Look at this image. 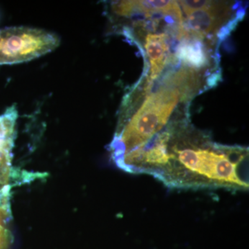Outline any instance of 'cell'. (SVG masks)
I'll use <instances>...</instances> for the list:
<instances>
[{"label":"cell","instance_id":"52a82bcc","mask_svg":"<svg viewBox=\"0 0 249 249\" xmlns=\"http://www.w3.org/2000/svg\"><path fill=\"white\" fill-rule=\"evenodd\" d=\"M177 55L186 64L193 67H202L207 62L206 54L199 42L183 41L178 46Z\"/></svg>","mask_w":249,"mask_h":249},{"label":"cell","instance_id":"9c48e42d","mask_svg":"<svg viewBox=\"0 0 249 249\" xmlns=\"http://www.w3.org/2000/svg\"><path fill=\"white\" fill-rule=\"evenodd\" d=\"M12 242V236L7 228L0 224V249H9Z\"/></svg>","mask_w":249,"mask_h":249},{"label":"cell","instance_id":"7a4b0ae2","mask_svg":"<svg viewBox=\"0 0 249 249\" xmlns=\"http://www.w3.org/2000/svg\"><path fill=\"white\" fill-rule=\"evenodd\" d=\"M178 89H163L147 97L142 107L130 116H121L110 145L111 159L116 165L142 151L166 127L179 100Z\"/></svg>","mask_w":249,"mask_h":249},{"label":"cell","instance_id":"ba28073f","mask_svg":"<svg viewBox=\"0 0 249 249\" xmlns=\"http://www.w3.org/2000/svg\"><path fill=\"white\" fill-rule=\"evenodd\" d=\"M178 4L181 6L186 16L196 10L209 7L213 4V1H180Z\"/></svg>","mask_w":249,"mask_h":249},{"label":"cell","instance_id":"277c9868","mask_svg":"<svg viewBox=\"0 0 249 249\" xmlns=\"http://www.w3.org/2000/svg\"><path fill=\"white\" fill-rule=\"evenodd\" d=\"M111 10L113 14L119 17H130L132 15L142 13L150 15L160 14L169 15L182 22V15L178 1L165 0L151 1H120L112 2Z\"/></svg>","mask_w":249,"mask_h":249},{"label":"cell","instance_id":"6da1fadb","mask_svg":"<svg viewBox=\"0 0 249 249\" xmlns=\"http://www.w3.org/2000/svg\"><path fill=\"white\" fill-rule=\"evenodd\" d=\"M166 155L155 178L172 189L249 190L248 148L214 143L178 128L167 142Z\"/></svg>","mask_w":249,"mask_h":249},{"label":"cell","instance_id":"5b68a950","mask_svg":"<svg viewBox=\"0 0 249 249\" xmlns=\"http://www.w3.org/2000/svg\"><path fill=\"white\" fill-rule=\"evenodd\" d=\"M224 3L214 1L209 7L193 11L187 16V24L192 34L202 37L213 32L224 22L229 13Z\"/></svg>","mask_w":249,"mask_h":249},{"label":"cell","instance_id":"8992f818","mask_svg":"<svg viewBox=\"0 0 249 249\" xmlns=\"http://www.w3.org/2000/svg\"><path fill=\"white\" fill-rule=\"evenodd\" d=\"M145 49L150 60V79H156L163 71L169 52L166 36L163 34H148L145 38Z\"/></svg>","mask_w":249,"mask_h":249},{"label":"cell","instance_id":"3957f363","mask_svg":"<svg viewBox=\"0 0 249 249\" xmlns=\"http://www.w3.org/2000/svg\"><path fill=\"white\" fill-rule=\"evenodd\" d=\"M60 42L55 34L36 28L0 29V65L21 63L38 58L56 49Z\"/></svg>","mask_w":249,"mask_h":249}]
</instances>
